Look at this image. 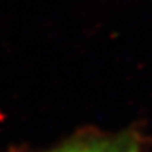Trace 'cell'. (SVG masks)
<instances>
[{
    "label": "cell",
    "mask_w": 152,
    "mask_h": 152,
    "mask_svg": "<svg viewBox=\"0 0 152 152\" xmlns=\"http://www.w3.org/2000/svg\"><path fill=\"white\" fill-rule=\"evenodd\" d=\"M135 141L127 138L89 139L71 142L53 152H131Z\"/></svg>",
    "instance_id": "cell-1"
},
{
    "label": "cell",
    "mask_w": 152,
    "mask_h": 152,
    "mask_svg": "<svg viewBox=\"0 0 152 152\" xmlns=\"http://www.w3.org/2000/svg\"><path fill=\"white\" fill-rule=\"evenodd\" d=\"M131 152H140V151H139V147H138V145H137V144L134 145V147L132 148V151H131Z\"/></svg>",
    "instance_id": "cell-2"
}]
</instances>
